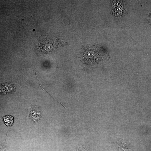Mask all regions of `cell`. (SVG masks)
Segmentation results:
<instances>
[{
	"label": "cell",
	"instance_id": "obj_3",
	"mask_svg": "<svg viewBox=\"0 0 151 151\" xmlns=\"http://www.w3.org/2000/svg\"><path fill=\"white\" fill-rule=\"evenodd\" d=\"M118 147L120 151H127L128 150V147L125 143H120L118 145Z\"/></svg>",
	"mask_w": 151,
	"mask_h": 151
},
{
	"label": "cell",
	"instance_id": "obj_4",
	"mask_svg": "<svg viewBox=\"0 0 151 151\" xmlns=\"http://www.w3.org/2000/svg\"><path fill=\"white\" fill-rule=\"evenodd\" d=\"M78 151H87V150L85 148L81 147L79 148Z\"/></svg>",
	"mask_w": 151,
	"mask_h": 151
},
{
	"label": "cell",
	"instance_id": "obj_2",
	"mask_svg": "<svg viewBox=\"0 0 151 151\" xmlns=\"http://www.w3.org/2000/svg\"><path fill=\"white\" fill-rule=\"evenodd\" d=\"M4 123L8 127H10L13 124L14 118L12 116L7 115L2 117Z\"/></svg>",
	"mask_w": 151,
	"mask_h": 151
},
{
	"label": "cell",
	"instance_id": "obj_5",
	"mask_svg": "<svg viewBox=\"0 0 151 151\" xmlns=\"http://www.w3.org/2000/svg\"><path fill=\"white\" fill-rule=\"evenodd\" d=\"M115 4H114L115 5V7H117L118 6H119L120 5V3L119 2H117V1H116Z\"/></svg>",
	"mask_w": 151,
	"mask_h": 151
},
{
	"label": "cell",
	"instance_id": "obj_1",
	"mask_svg": "<svg viewBox=\"0 0 151 151\" xmlns=\"http://www.w3.org/2000/svg\"><path fill=\"white\" fill-rule=\"evenodd\" d=\"M42 116L41 111L39 108L33 106L30 111V117L32 122L34 123L38 122Z\"/></svg>",
	"mask_w": 151,
	"mask_h": 151
},
{
	"label": "cell",
	"instance_id": "obj_6",
	"mask_svg": "<svg viewBox=\"0 0 151 151\" xmlns=\"http://www.w3.org/2000/svg\"><path fill=\"white\" fill-rule=\"evenodd\" d=\"M150 16H151V15H150Z\"/></svg>",
	"mask_w": 151,
	"mask_h": 151
}]
</instances>
